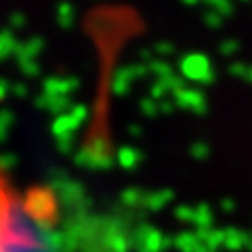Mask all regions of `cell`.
<instances>
[{
	"mask_svg": "<svg viewBox=\"0 0 252 252\" xmlns=\"http://www.w3.org/2000/svg\"><path fill=\"white\" fill-rule=\"evenodd\" d=\"M30 200H23L0 172V252H36L38 240L30 227Z\"/></svg>",
	"mask_w": 252,
	"mask_h": 252,
	"instance_id": "cell-1",
	"label": "cell"
}]
</instances>
